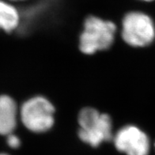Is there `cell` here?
Segmentation results:
<instances>
[{"label":"cell","instance_id":"obj_11","mask_svg":"<svg viewBox=\"0 0 155 155\" xmlns=\"http://www.w3.org/2000/svg\"><path fill=\"white\" fill-rule=\"evenodd\" d=\"M144 1H147L148 2V1H152V0H144Z\"/></svg>","mask_w":155,"mask_h":155},{"label":"cell","instance_id":"obj_1","mask_svg":"<svg viewBox=\"0 0 155 155\" xmlns=\"http://www.w3.org/2000/svg\"><path fill=\"white\" fill-rule=\"evenodd\" d=\"M79 137L83 142L92 147H97L112 137V122L106 114H101L96 109L84 108L78 116Z\"/></svg>","mask_w":155,"mask_h":155},{"label":"cell","instance_id":"obj_5","mask_svg":"<svg viewBox=\"0 0 155 155\" xmlns=\"http://www.w3.org/2000/svg\"><path fill=\"white\" fill-rule=\"evenodd\" d=\"M114 143L116 148L127 155H148L149 153L148 137L136 127L127 126L120 130Z\"/></svg>","mask_w":155,"mask_h":155},{"label":"cell","instance_id":"obj_9","mask_svg":"<svg viewBox=\"0 0 155 155\" xmlns=\"http://www.w3.org/2000/svg\"><path fill=\"white\" fill-rule=\"evenodd\" d=\"M0 155H8V154H6V153H0Z\"/></svg>","mask_w":155,"mask_h":155},{"label":"cell","instance_id":"obj_2","mask_svg":"<svg viewBox=\"0 0 155 155\" xmlns=\"http://www.w3.org/2000/svg\"><path fill=\"white\" fill-rule=\"evenodd\" d=\"M116 25L111 21L96 17L86 20L85 28L80 37V48L86 54H93L111 46L114 41Z\"/></svg>","mask_w":155,"mask_h":155},{"label":"cell","instance_id":"obj_7","mask_svg":"<svg viewBox=\"0 0 155 155\" xmlns=\"http://www.w3.org/2000/svg\"><path fill=\"white\" fill-rule=\"evenodd\" d=\"M19 14L15 6L0 0V29L10 33L18 27Z\"/></svg>","mask_w":155,"mask_h":155},{"label":"cell","instance_id":"obj_3","mask_svg":"<svg viewBox=\"0 0 155 155\" xmlns=\"http://www.w3.org/2000/svg\"><path fill=\"white\" fill-rule=\"evenodd\" d=\"M54 107L42 97L31 98L22 105L21 117L27 128L35 132L50 129L54 123Z\"/></svg>","mask_w":155,"mask_h":155},{"label":"cell","instance_id":"obj_10","mask_svg":"<svg viewBox=\"0 0 155 155\" xmlns=\"http://www.w3.org/2000/svg\"><path fill=\"white\" fill-rule=\"evenodd\" d=\"M10 1H21V0H10Z\"/></svg>","mask_w":155,"mask_h":155},{"label":"cell","instance_id":"obj_4","mask_svg":"<svg viewBox=\"0 0 155 155\" xmlns=\"http://www.w3.org/2000/svg\"><path fill=\"white\" fill-rule=\"evenodd\" d=\"M154 36V25L148 15L133 12L125 16L122 37L128 45L136 47L146 46L153 41Z\"/></svg>","mask_w":155,"mask_h":155},{"label":"cell","instance_id":"obj_8","mask_svg":"<svg viewBox=\"0 0 155 155\" xmlns=\"http://www.w3.org/2000/svg\"><path fill=\"white\" fill-rule=\"evenodd\" d=\"M6 136H7V139H6L7 144L11 148H18L20 146V139H19V138L17 135H14L13 133H11V134L6 135Z\"/></svg>","mask_w":155,"mask_h":155},{"label":"cell","instance_id":"obj_6","mask_svg":"<svg viewBox=\"0 0 155 155\" xmlns=\"http://www.w3.org/2000/svg\"><path fill=\"white\" fill-rule=\"evenodd\" d=\"M18 109L15 101L9 96H0V135L13 133L17 124Z\"/></svg>","mask_w":155,"mask_h":155}]
</instances>
